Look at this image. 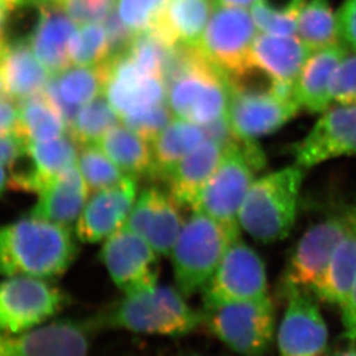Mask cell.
<instances>
[{
  "mask_svg": "<svg viewBox=\"0 0 356 356\" xmlns=\"http://www.w3.org/2000/svg\"><path fill=\"white\" fill-rule=\"evenodd\" d=\"M341 308V321L343 326V338L350 343L356 341V279L346 301Z\"/></svg>",
  "mask_w": 356,
  "mask_h": 356,
  "instance_id": "ee69618b",
  "label": "cell"
},
{
  "mask_svg": "<svg viewBox=\"0 0 356 356\" xmlns=\"http://www.w3.org/2000/svg\"><path fill=\"white\" fill-rule=\"evenodd\" d=\"M296 36H280L258 33L251 49L252 62L270 79L296 80L312 56Z\"/></svg>",
  "mask_w": 356,
  "mask_h": 356,
  "instance_id": "4316f807",
  "label": "cell"
},
{
  "mask_svg": "<svg viewBox=\"0 0 356 356\" xmlns=\"http://www.w3.org/2000/svg\"><path fill=\"white\" fill-rule=\"evenodd\" d=\"M8 185H10V181H8V177H7L6 172L3 168V165H0V195L6 191Z\"/></svg>",
  "mask_w": 356,
  "mask_h": 356,
  "instance_id": "681fc988",
  "label": "cell"
},
{
  "mask_svg": "<svg viewBox=\"0 0 356 356\" xmlns=\"http://www.w3.org/2000/svg\"><path fill=\"white\" fill-rule=\"evenodd\" d=\"M31 5V0H0V50L6 44L5 29L14 12Z\"/></svg>",
  "mask_w": 356,
  "mask_h": 356,
  "instance_id": "bcb514c9",
  "label": "cell"
},
{
  "mask_svg": "<svg viewBox=\"0 0 356 356\" xmlns=\"http://www.w3.org/2000/svg\"><path fill=\"white\" fill-rule=\"evenodd\" d=\"M330 95L337 104H356V54L347 55L337 66L330 83Z\"/></svg>",
  "mask_w": 356,
  "mask_h": 356,
  "instance_id": "60d3db41",
  "label": "cell"
},
{
  "mask_svg": "<svg viewBox=\"0 0 356 356\" xmlns=\"http://www.w3.org/2000/svg\"><path fill=\"white\" fill-rule=\"evenodd\" d=\"M159 254L127 225L116 230L99 250V261L122 294L159 284Z\"/></svg>",
  "mask_w": 356,
  "mask_h": 356,
  "instance_id": "7c38bea8",
  "label": "cell"
},
{
  "mask_svg": "<svg viewBox=\"0 0 356 356\" xmlns=\"http://www.w3.org/2000/svg\"><path fill=\"white\" fill-rule=\"evenodd\" d=\"M72 65L97 66L111 58V48L102 24H83L78 28L70 47Z\"/></svg>",
  "mask_w": 356,
  "mask_h": 356,
  "instance_id": "8d00e7d4",
  "label": "cell"
},
{
  "mask_svg": "<svg viewBox=\"0 0 356 356\" xmlns=\"http://www.w3.org/2000/svg\"><path fill=\"white\" fill-rule=\"evenodd\" d=\"M120 122H122L120 115L108 97L101 94L78 111L69 127L70 136L81 147L96 145Z\"/></svg>",
  "mask_w": 356,
  "mask_h": 356,
  "instance_id": "836d02e7",
  "label": "cell"
},
{
  "mask_svg": "<svg viewBox=\"0 0 356 356\" xmlns=\"http://www.w3.org/2000/svg\"><path fill=\"white\" fill-rule=\"evenodd\" d=\"M88 195L86 183L76 163L38 193L40 199L28 216L60 226H71L79 219Z\"/></svg>",
  "mask_w": 356,
  "mask_h": 356,
  "instance_id": "d4e9b609",
  "label": "cell"
},
{
  "mask_svg": "<svg viewBox=\"0 0 356 356\" xmlns=\"http://www.w3.org/2000/svg\"><path fill=\"white\" fill-rule=\"evenodd\" d=\"M106 79V62L97 66H70L50 76L45 95L58 108L67 127L87 103L103 94Z\"/></svg>",
  "mask_w": 356,
  "mask_h": 356,
  "instance_id": "603a6c76",
  "label": "cell"
},
{
  "mask_svg": "<svg viewBox=\"0 0 356 356\" xmlns=\"http://www.w3.org/2000/svg\"><path fill=\"white\" fill-rule=\"evenodd\" d=\"M298 38L312 51L339 44L337 13L327 0H309L298 20Z\"/></svg>",
  "mask_w": 356,
  "mask_h": 356,
  "instance_id": "d6a6232c",
  "label": "cell"
},
{
  "mask_svg": "<svg viewBox=\"0 0 356 356\" xmlns=\"http://www.w3.org/2000/svg\"><path fill=\"white\" fill-rule=\"evenodd\" d=\"M240 140L223 149L222 158L202 190L198 205L213 219L226 226L241 228V207L254 184L257 170L240 146Z\"/></svg>",
  "mask_w": 356,
  "mask_h": 356,
  "instance_id": "8fae6325",
  "label": "cell"
},
{
  "mask_svg": "<svg viewBox=\"0 0 356 356\" xmlns=\"http://www.w3.org/2000/svg\"><path fill=\"white\" fill-rule=\"evenodd\" d=\"M54 280L36 277L0 279V333L21 334L52 322L69 305Z\"/></svg>",
  "mask_w": 356,
  "mask_h": 356,
  "instance_id": "ba28073f",
  "label": "cell"
},
{
  "mask_svg": "<svg viewBox=\"0 0 356 356\" xmlns=\"http://www.w3.org/2000/svg\"><path fill=\"white\" fill-rule=\"evenodd\" d=\"M340 43L356 54V0H345L337 12Z\"/></svg>",
  "mask_w": 356,
  "mask_h": 356,
  "instance_id": "b9f144b4",
  "label": "cell"
},
{
  "mask_svg": "<svg viewBox=\"0 0 356 356\" xmlns=\"http://www.w3.org/2000/svg\"><path fill=\"white\" fill-rule=\"evenodd\" d=\"M76 242L69 227L31 216L0 226V277L55 280L76 261Z\"/></svg>",
  "mask_w": 356,
  "mask_h": 356,
  "instance_id": "6da1fadb",
  "label": "cell"
},
{
  "mask_svg": "<svg viewBox=\"0 0 356 356\" xmlns=\"http://www.w3.org/2000/svg\"><path fill=\"white\" fill-rule=\"evenodd\" d=\"M51 74L35 56L28 41L6 42L0 50V96L10 101L44 92Z\"/></svg>",
  "mask_w": 356,
  "mask_h": 356,
  "instance_id": "ffe728a7",
  "label": "cell"
},
{
  "mask_svg": "<svg viewBox=\"0 0 356 356\" xmlns=\"http://www.w3.org/2000/svg\"><path fill=\"white\" fill-rule=\"evenodd\" d=\"M78 167L89 195L111 188L127 176L97 145L81 147L78 154Z\"/></svg>",
  "mask_w": 356,
  "mask_h": 356,
  "instance_id": "d590c367",
  "label": "cell"
},
{
  "mask_svg": "<svg viewBox=\"0 0 356 356\" xmlns=\"http://www.w3.org/2000/svg\"><path fill=\"white\" fill-rule=\"evenodd\" d=\"M348 227V207L310 227L298 240L281 275L277 293L286 298L295 291L312 293L324 277Z\"/></svg>",
  "mask_w": 356,
  "mask_h": 356,
  "instance_id": "9c48e42d",
  "label": "cell"
},
{
  "mask_svg": "<svg viewBox=\"0 0 356 356\" xmlns=\"http://www.w3.org/2000/svg\"><path fill=\"white\" fill-rule=\"evenodd\" d=\"M96 145L125 175L137 178L151 175V143L143 139L125 124L113 127Z\"/></svg>",
  "mask_w": 356,
  "mask_h": 356,
  "instance_id": "4dcf8cb0",
  "label": "cell"
},
{
  "mask_svg": "<svg viewBox=\"0 0 356 356\" xmlns=\"http://www.w3.org/2000/svg\"><path fill=\"white\" fill-rule=\"evenodd\" d=\"M291 153L295 165L303 169L356 155V104L330 106Z\"/></svg>",
  "mask_w": 356,
  "mask_h": 356,
  "instance_id": "9a60e30c",
  "label": "cell"
},
{
  "mask_svg": "<svg viewBox=\"0 0 356 356\" xmlns=\"http://www.w3.org/2000/svg\"><path fill=\"white\" fill-rule=\"evenodd\" d=\"M138 178L127 175L111 188L96 192L83 207L76 223L81 243H99L127 223L137 200Z\"/></svg>",
  "mask_w": 356,
  "mask_h": 356,
  "instance_id": "ac0fdd59",
  "label": "cell"
},
{
  "mask_svg": "<svg viewBox=\"0 0 356 356\" xmlns=\"http://www.w3.org/2000/svg\"><path fill=\"white\" fill-rule=\"evenodd\" d=\"M202 327L235 353L264 356L275 334V309L270 296L256 301L202 308Z\"/></svg>",
  "mask_w": 356,
  "mask_h": 356,
  "instance_id": "52a82bcc",
  "label": "cell"
},
{
  "mask_svg": "<svg viewBox=\"0 0 356 356\" xmlns=\"http://www.w3.org/2000/svg\"><path fill=\"white\" fill-rule=\"evenodd\" d=\"M305 169H280L254 181L241 207L238 223L261 243L284 240L294 228Z\"/></svg>",
  "mask_w": 356,
  "mask_h": 356,
  "instance_id": "277c9868",
  "label": "cell"
},
{
  "mask_svg": "<svg viewBox=\"0 0 356 356\" xmlns=\"http://www.w3.org/2000/svg\"><path fill=\"white\" fill-rule=\"evenodd\" d=\"M277 330L280 356H330L329 331L309 291H291Z\"/></svg>",
  "mask_w": 356,
  "mask_h": 356,
  "instance_id": "2e32d148",
  "label": "cell"
},
{
  "mask_svg": "<svg viewBox=\"0 0 356 356\" xmlns=\"http://www.w3.org/2000/svg\"><path fill=\"white\" fill-rule=\"evenodd\" d=\"M27 141L17 134L0 136V165H10L19 161L27 152Z\"/></svg>",
  "mask_w": 356,
  "mask_h": 356,
  "instance_id": "7bdbcfd3",
  "label": "cell"
},
{
  "mask_svg": "<svg viewBox=\"0 0 356 356\" xmlns=\"http://www.w3.org/2000/svg\"><path fill=\"white\" fill-rule=\"evenodd\" d=\"M205 139L202 127L198 124L178 117L172 118L151 143L153 165L149 177L165 181L172 169Z\"/></svg>",
  "mask_w": 356,
  "mask_h": 356,
  "instance_id": "f546056e",
  "label": "cell"
},
{
  "mask_svg": "<svg viewBox=\"0 0 356 356\" xmlns=\"http://www.w3.org/2000/svg\"><path fill=\"white\" fill-rule=\"evenodd\" d=\"M238 237L240 228L226 226L200 209H193L170 254L178 291L185 298L202 293Z\"/></svg>",
  "mask_w": 356,
  "mask_h": 356,
  "instance_id": "5b68a950",
  "label": "cell"
},
{
  "mask_svg": "<svg viewBox=\"0 0 356 356\" xmlns=\"http://www.w3.org/2000/svg\"><path fill=\"white\" fill-rule=\"evenodd\" d=\"M202 295V308L270 296L264 261L238 237L230 244Z\"/></svg>",
  "mask_w": 356,
  "mask_h": 356,
  "instance_id": "30bf717a",
  "label": "cell"
},
{
  "mask_svg": "<svg viewBox=\"0 0 356 356\" xmlns=\"http://www.w3.org/2000/svg\"><path fill=\"white\" fill-rule=\"evenodd\" d=\"M118 0H62L59 7L76 24H102L113 10Z\"/></svg>",
  "mask_w": 356,
  "mask_h": 356,
  "instance_id": "ab89813d",
  "label": "cell"
},
{
  "mask_svg": "<svg viewBox=\"0 0 356 356\" xmlns=\"http://www.w3.org/2000/svg\"><path fill=\"white\" fill-rule=\"evenodd\" d=\"M356 279V205L348 207V227L337 247L324 277L312 289L324 303L341 305L346 301Z\"/></svg>",
  "mask_w": 356,
  "mask_h": 356,
  "instance_id": "f1b7e54d",
  "label": "cell"
},
{
  "mask_svg": "<svg viewBox=\"0 0 356 356\" xmlns=\"http://www.w3.org/2000/svg\"><path fill=\"white\" fill-rule=\"evenodd\" d=\"M330 356H356V341L350 343V345L346 348L337 350L336 353H333L332 355Z\"/></svg>",
  "mask_w": 356,
  "mask_h": 356,
  "instance_id": "c3c4849f",
  "label": "cell"
},
{
  "mask_svg": "<svg viewBox=\"0 0 356 356\" xmlns=\"http://www.w3.org/2000/svg\"><path fill=\"white\" fill-rule=\"evenodd\" d=\"M103 94L120 115L122 122L167 102V87L163 78L138 65L125 52L106 60Z\"/></svg>",
  "mask_w": 356,
  "mask_h": 356,
  "instance_id": "4fadbf2b",
  "label": "cell"
},
{
  "mask_svg": "<svg viewBox=\"0 0 356 356\" xmlns=\"http://www.w3.org/2000/svg\"><path fill=\"white\" fill-rule=\"evenodd\" d=\"M305 0H257L251 7V15L258 31L270 35L294 36L298 20Z\"/></svg>",
  "mask_w": 356,
  "mask_h": 356,
  "instance_id": "e575fe53",
  "label": "cell"
},
{
  "mask_svg": "<svg viewBox=\"0 0 356 356\" xmlns=\"http://www.w3.org/2000/svg\"><path fill=\"white\" fill-rule=\"evenodd\" d=\"M177 356H204V355H200V354H198V353H183V354H179V355H177Z\"/></svg>",
  "mask_w": 356,
  "mask_h": 356,
  "instance_id": "816d5d0a",
  "label": "cell"
},
{
  "mask_svg": "<svg viewBox=\"0 0 356 356\" xmlns=\"http://www.w3.org/2000/svg\"><path fill=\"white\" fill-rule=\"evenodd\" d=\"M298 110V106L277 99L268 88L232 87L227 118L240 139L257 140L281 129Z\"/></svg>",
  "mask_w": 356,
  "mask_h": 356,
  "instance_id": "e0dca14e",
  "label": "cell"
},
{
  "mask_svg": "<svg viewBox=\"0 0 356 356\" xmlns=\"http://www.w3.org/2000/svg\"><path fill=\"white\" fill-rule=\"evenodd\" d=\"M62 0H31V5H38V6H59Z\"/></svg>",
  "mask_w": 356,
  "mask_h": 356,
  "instance_id": "f907efd6",
  "label": "cell"
},
{
  "mask_svg": "<svg viewBox=\"0 0 356 356\" xmlns=\"http://www.w3.org/2000/svg\"><path fill=\"white\" fill-rule=\"evenodd\" d=\"M213 10V0H165L151 29L169 47H198Z\"/></svg>",
  "mask_w": 356,
  "mask_h": 356,
  "instance_id": "cb8c5ba5",
  "label": "cell"
},
{
  "mask_svg": "<svg viewBox=\"0 0 356 356\" xmlns=\"http://www.w3.org/2000/svg\"><path fill=\"white\" fill-rule=\"evenodd\" d=\"M95 331L88 318L60 319L21 333H0V356H88Z\"/></svg>",
  "mask_w": 356,
  "mask_h": 356,
  "instance_id": "5bb4252c",
  "label": "cell"
},
{
  "mask_svg": "<svg viewBox=\"0 0 356 356\" xmlns=\"http://www.w3.org/2000/svg\"><path fill=\"white\" fill-rule=\"evenodd\" d=\"M222 154L223 149L219 144L206 139L172 169L165 181L169 195L178 205L191 211L197 207L202 190Z\"/></svg>",
  "mask_w": 356,
  "mask_h": 356,
  "instance_id": "484cf974",
  "label": "cell"
},
{
  "mask_svg": "<svg viewBox=\"0 0 356 356\" xmlns=\"http://www.w3.org/2000/svg\"></svg>",
  "mask_w": 356,
  "mask_h": 356,
  "instance_id": "f5cc1de1",
  "label": "cell"
},
{
  "mask_svg": "<svg viewBox=\"0 0 356 356\" xmlns=\"http://www.w3.org/2000/svg\"><path fill=\"white\" fill-rule=\"evenodd\" d=\"M257 34V26L245 8L214 5L198 48L235 86L258 71L251 56Z\"/></svg>",
  "mask_w": 356,
  "mask_h": 356,
  "instance_id": "8992f818",
  "label": "cell"
},
{
  "mask_svg": "<svg viewBox=\"0 0 356 356\" xmlns=\"http://www.w3.org/2000/svg\"><path fill=\"white\" fill-rule=\"evenodd\" d=\"M165 0H118L116 10L124 24L137 35L151 29Z\"/></svg>",
  "mask_w": 356,
  "mask_h": 356,
  "instance_id": "74e56055",
  "label": "cell"
},
{
  "mask_svg": "<svg viewBox=\"0 0 356 356\" xmlns=\"http://www.w3.org/2000/svg\"><path fill=\"white\" fill-rule=\"evenodd\" d=\"M40 10L27 41L42 65L55 76L72 66L70 47L78 24L59 6H43Z\"/></svg>",
  "mask_w": 356,
  "mask_h": 356,
  "instance_id": "44dd1931",
  "label": "cell"
},
{
  "mask_svg": "<svg viewBox=\"0 0 356 356\" xmlns=\"http://www.w3.org/2000/svg\"><path fill=\"white\" fill-rule=\"evenodd\" d=\"M177 288L165 284L123 294L94 315L88 316L95 333L123 330L148 336L179 338L202 327V310L188 305Z\"/></svg>",
  "mask_w": 356,
  "mask_h": 356,
  "instance_id": "7a4b0ae2",
  "label": "cell"
},
{
  "mask_svg": "<svg viewBox=\"0 0 356 356\" xmlns=\"http://www.w3.org/2000/svg\"><path fill=\"white\" fill-rule=\"evenodd\" d=\"M257 0H213L216 6L237 7V8H251Z\"/></svg>",
  "mask_w": 356,
  "mask_h": 356,
  "instance_id": "7dc6e473",
  "label": "cell"
},
{
  "mask_svg": "<svg viewBox=\"0 0 356 356\" xmlns=\"http://www.w3.org/2000/svg\"><path fill=\"white\" fill-rule=\"evenodd\" d=\"M181 206L156 186L145 188L134 202L127 225L159 254L170 256L181 228Z\"/></svg>",
  "mask_w": 356,
  "mask_h": 356,
  "instance_id": "d6986e66",
  "label": "cell"
},
{
  "mask_svg": "<svg viewBox=\"0 0 356 356\" xmlns=\"http://www.w3.org/2000/svg\"><path fill=\"white\" fill-rule=\"evenodd\" d=\"M163 81L174 116L202 127L226 115L232 89L229 80L198 47L172 48L165 60Z\"/></svg>",
  "mask_w": 356,
  "mask_h": 356,
  "instance_id": "3957f363",
  "label": "cell"
},
{
  "mask_svg": "<svg viewBox=\"0 0 356 356\" xmlns=\"http://www.w3.org/2000/svg\"><path fill=\"white\" fill-rule=\"evenodd\" d=\"M19 108L13 101L0 96V136L17 134Z\"/></svg>",
  "mask_w": 356,
  "mask_h": 356,
  "instance_id": "f6af8a7d",
  "label": "cell"
},
{
  "mask_svg": "<svg viewBox=\"0 0 356 356\" xmlns=\"http://www.w3.org/2000/svg\"><path fill=\"white\" fill-rule=\"evenodd\" d=\"M172 116L174 113L169 108L168 103L165 102L136 116L129 117L123 120V123L143 139L152 143L172 122Z\"/></svg>",
  "mask_w": 356,
  "mask_h": 356,
  "instance_id": "f35d334b",
  "label": "cell"
},
{
  "mask_svg": "<svg viewBox=\"0 0 356 356\" xmlns=\"http://www.w3.org/2000/svg\"><path fill=\"white\" fill-rule=\"evenodd\" d=\"M17 108V134L27 143L54 140L65 136L69 129L62 113L44 92L21 101Z\"/></svg>",
  "mask_w": 356,
  "mask_h": 356,
  "instance_id": "1f68e13d",
  "label": "cell"
},
{
  "mask_svg": "<svg viewBox=\"0 0 356 356\" xmlns=\"http://www.w3.org/2000/svg\"><path fill=\"white\" fill-rule=\"evenodd\" d=\"M348 52L341 43L312 52L296 79L302 109L312 113H323L329 109L332 103L330 83L333 72Z\"/></svg>",
  "mask_w": 356,
  "mask_h": 356,
  "instance_id": "83f0119b",
  "label": "cell"
},
{
  "mask_svg": "<svg viewBox=\"0 0 356 356\" xmlns=\"http://www.w3.org/2000/svg\"><path fill=\"white\" fill-rule=\"evenodd\" d=\"M26 156L31 160V167L17 172L10 185L38 195L66 169L78 163L76 144L65 136L54 140L28 143Z\"/></svg>",
  "mask_w": 356,
  "mask_h": 356,
  "instance_id": "7402d4cb",
  "label": "cell"
}]
</instances>
